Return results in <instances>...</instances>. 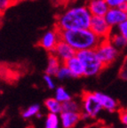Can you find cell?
Instances as JSON below:
<instances>
[{"label":"cell","instance_id":"obj_30","mask_svg":"<svg viewBox=\"0 0 127 128\" xmlns=\"http://www.w3.org/2000/svg\"><path fill=\"white\" fill-rule=\"evenodd\" d=\"M99 128H111L110 126H100Z\"/></svg>","mask_w":127,"mask_h":128},{"label":"cell","instance_id":"obj_10","mask_svg":"<svg viewBox=\"0 0 127 128\" xmlns=\"http://www.w3.org/2000/svg\"><path fill=\"white\" fill-rule=\"evenodd\" d=\"M60 124L63 128H73L82 119V112H62L60 114Z\"/></svg>","mask_w":127,"mask_h":128},{"label":"cell","instance_id":"obj_32","mask_svg":"<svg viewBox=\"0 0 127 128\" xmlns=\"http://www.w3.org/2000/svg\"><path fill=\"white\" fill-rule=\"evenodd\" d=\"M125 128H127V126H126V127H125Z\"/></svg>","mask_w":127,"mask_h":128},{"label":"cell","instance_id":"obj_31","mask_svg":"<svg viewBox=\"0 0 127 128\" xmlns=\"http://www.w3.org/2000/svg\"><path fill=\"white\" fill-rule=\"evenodd\" d=\"M15 1V3H18V2H20V1H22V0H14Z\"/></svg>","mask_w":127,"mask_h":128},{"label":"cell","instance_id":"obj_20","mask_svg":"<svg viewBox=\"0 0 127 128\" xmlns=\"http://www.w3.org/2000/svg\"><path fill=\"white\" fill-rule=\"evenodd\" d=\"M40 111V105L39 104H33L28 108H27L22 113V116L24 119H28L33 116H36Z\"/></svg>","mask_w":127,"mask_h":128},{"label":"cell","instance_id":"obj_24","mask_svg":"<svg viewBox=\"0 0 127 128\" xmlns=\"http://www.w3.org/2000/svg\"><path fill=\"white\" fill-rule=\"evenodd\" d=\"M44 83H46V86H47L49 89H54V88H55V84H54V78H52V76L46 74L44 76Z\"/></svg>","mask_w":127,"mask_h":128},{"label":"cell","instance_id":"obj_5","mask_svg":"<svg viewBox=\"0 0 127 128\" xmlns=\"http://www.w3.org/2000/svg\"><path fill=\"white\" fill-rule=\"evenodd\" d=\"M82 112L89 118H95L102 110L100 102L94 92H84L82 94Z\"/></svg>","mask_w":127,"mask_h":128},{"label":"cell","instance_id":"obj_13","mask_svg":"<svg viewBox=\"0 0 127 128\" xmlns=\"http://www.w3.org/2000/svg\"><path fill=\"white\" fill-rule=\"evenodd\" d=\"M94 94L97 96V98L99 99L101 106H102V108H104V110H108L109 112H114L117 110L118 103H117V102L115 99L112 98L111 96L100 92H95Z\"/></svg>","mask_w":127,"mask_h":128},{"label":"cell","instance_id":"obj_7","mask_svg":"<svg viewBox=\"0 0 127 128\" xmlns=\"http://www.w3.org/2000/svg\"><path fill=\"white\" fill-rule=\"evenodd\" d=\"M60 40V30L56 28L46 31L38 41V46L49 52H52L58 42Z\"/></svg>","mask_w":127,"mask_h":128},{"label":"cell","instance_id":"obj_6","mask_svg":"<svg viewBox=\"0 0 127 128\" xmlns=\"http://www.w3.org/2000/svg\"><path fill=\"white\" fill-rule=\"evenodd\" d=\"M90 30L100 39H107L112 32V27L102 16H92L90 24Z\"/></svg>","mask_w":127,"mask_h":128},{"label":"cell","instance_id":"obj_17","mask_svg":"<svg viewBox=\"0 0 127 128\" xmlns=\"http://www.w3.org/2000/svg\"><path fill=\"white\" fill-rule=\"evenodd\" d=\"M82 112V106L75 100H68L62 103V112Z\"/></svg>","mask_w":127,"mask_h":128},{"label":"cell","instance_id":"obj_26","mask_svg":"<svg viewBox=\"0 0 127 128\" xmlns=\"http://www.w3.org/2000/svg\"><path fill=\"white\" fill-rule=\"evenodd\" d=\"M119 76L124 80H127V59L125 62H124L123 66H122L121 70L119 72Z\"/></svg>","mask_w":127,"mask_h":128},{"label":"cell","instance_id":"obj_28","mask_svg":"<svg viewBox=\"0 0 127 128\" xmlns=\"http://www.w3.org/2000/svg\"><path fill=\"white\" fill-rule=\"evenodd\" d=\"M117 8H118V9H120L121 11H123V12H127V2L122 3V4H120V6H118Z\"/></svg>","mask_w":127,"mask_h":128},{"label":"cell","instance_id":"obj_12","mask_svg":"<svg viewBox=\"0 0 127 128\" xmlns=\"http://www.w3.org/2000/svg\"><path fill=\"white\" fill-rule=\"evenodd\" d=\"M63 64L66 65L68 68L70 70L72 78H78L84 76V68L83 64L76 56H74L72 58L68 59Z\"/></svg>","mask_w":127,"mask_h":128},{"label":"cell","instance_id":"obj_4","mask_svg":"<svg viewBox=\"0 0 127 128\" xmlns=\"http://www.w3.org/2000/svg\"><path fill=\"white\" fill-rule=\"evenodd\" d=\"M95 51L105 68L110 65L118 56V50L110 43L108 38L101 40L100 44L96 47Z\"/></svg>","mask_w":127,"mask_h":128},{"label":"cell","instance_id":"obj_8","mask_svg":"<svg viewBox=\"0 0 127 128\" xmlns=\"http://www.w3.org/2000/svg\"><path fill=\"white\" fill-rule=\"evenodd\" d=\"M52 54H54L56 57H58V58L60 59L62 62V63H64L68 59L76 56V51L72 46H70L68 43H66L65 41L60 39L58 42V44H56L54 49L52 50Z\"/></svg>","mask_w":127,"mask_h":128},{"label":"cell","instance_id":"obj_16","mask_svg":"<svg viewBox=\"0 0 127 128\" xmlns=\"http://www.w3.org/2000/svg\"><path fill=\"white\" fill-rule=\"evenodd\" d=\"M108 39L110 41V43L116 48L117 50H120L127 46V40L118 32H116V33L111 32V34Z\"/></svg>","mask_w":127,"mask_h":128},{"label":"cell","instance_id":"obj_11","mask_svg":"<svg viewBox=\"0 0 127 128\" xmlns=\"http://www.w3.org/2000/svg\"><path fill=\"white\" fill-rule=\"evenodd\" d=\"M87 7L92 16H104L109 10L106 0H90L87 4Z\"/></svg>","mask_w":127,"mask_h":128},{"label":"cell","instance_id":"obj_1","mask_svg":"<svg viewBox=\"0 0 127 128\" xmlns=\"http://www.w3.org/2000/svg\"><path fill=\"white\" fill-rule=\"evenodd\" d=\"M92 18V15L87 6H75L58 16L55 28L60 31L87 30L90 28Z\"/></svg>","mask_w":127,"mask_h":128},{"label":"cell","instance_id":"obj_25","mask_svg":"<svg viewBox=\"0 0 127 128\" xmlns=\"http://www.w3.org/2000/svg\"><path fill=\"white\" fill-rule=\"evenodd\" d=\"M109 8H117L122 3L127 2V0H106Z\"/></svg>","mask_w":127,"mask_h":128},{"label":"cell","instance_id":"obj_3","mask_svg":"<svg viewBox=\"0 0 127 128\" xmlns=\"http://www.w3.org/2000/svg\"><path fill=\"white\" fill-rule=\"evenodd\" d=\"M76 56L81 60L83 64L86 76H97L105 68V66L98 57L95 49L79 51L76 52Z\"/></svg>","mask_w":127,"mask_h":128},{"label":"cell","instance_id":"obj_14","mask_svg":"<svg viewBox=\"0 0 127 128\" xmlns=\"http://www.w3.org/2000/svg\"><path fill=\"white\" fill-rule=\"evenodd\" d=\"M62 64L63 63L60 59L56 57L52 52H50L49 56H48L47 66H46V74L50 75L52 76H55Z\"/></svg>","mask_w":127,"mask_h":128},{"label":"cell","instance_id":"obj_23","mask_svg":"<svg viewBox=\"0 0 127 128\" xmlns=\"http://www.w3.org/2000/svg\"><path fill=\"white\" fill-rule=\"evenodd\" d=\"M117 32L127 40V20L117 26Z\"/></svg>","mask_w":127,"mask_h":128},{"label":"cell","instance_id":"obj_29","mask_svg":"<svg viewBox=\"0 0 127 128\" xmlns=\"http://www.w3.org/2000/svg\"><path fill=\"white\" fill-rule=\"evenodd\" d=\"M2 22H3V19H2V15L0 14V27L2 25Z\"/></svg>","mask_w":127,"mask_h":128},{"label":"cell","instance_id":"obj_18","mask_svg":"<svg viewBox=\"0 0 127 128\" xmlns=\"http://www.w3.org/2000/svg\"><path fill=\"white\" fill-rule=\"evenodd\" d=\"M60 124V116L58 114L49 113L46 116L44 127L46 128H59Z\"/></svg>","mask_w":127,"mask_h":128},{"label":"cell","instance_id":"obj_9","mask_svg":"<svg viewBox=\"0 0 127 128\" xmlns=\"http://www.w3.org/2000/svg\"><path fill=\"white\" fill-rule=\"evenodd\" d=\"M108 23L113 28L115 26H118L119 24L127 20L126 12H123L118 8H109V10L104 16Z\"/></svg>","mask_w":127,"mask_h":128},{"label":"cell","instance_id":"obj_21","mask_svg":"<svg viewBox=\"0 0 127 128\" xmlns=\"http://www.w3.org/2000/svg\"><path fill=\"white\" fill-rule=\"evenodd\" d=\"M55 76L59 80H65V79H68V78H72L70 70H68V67L66 66V65H64V64L62 65V67L60 68L59 71L57 72V74H56Z\"/></svg>","mask_w":127,"mask_h":128},{"label":"cell","instance_id":"obj_22","mask_svg":"<svg viewBox=\"0 0 127 128\" xmlns=\"http://www.w3.org/2000/svg\"><path fill=\"white\" fill-rule=\"evenodd\" d=\"M15 4L14 0H0V14L3 15L11 6H14Z\"/></svg>","mask_w":127,"mask_h":128},{"label":"cell","instance_id":"obj_2","mask_svg":"<svg viewBox=\"0 0 127 128\" xmlns=\"http://www.w3.org/2000/svg\"><path fill=\"white\" fill-rule=\"evenodd\" d=\"M60 39L65 41L76 52L88 49H96L100 38L97 36L90 28L87 30H75L60 31Z\"/></svg>","mask_w":127,"mask_h":128},{"label":"cell","instance_id":"obj_19","mask_svg":"<svg viewBox=\"0 0 127 128\" xmlns=\"http://www.w3.org/2000/svg\"><path fill=\"white\" fill-rule=\"evenodd\" d=\"M54 98L57 100H59L60 102H62V103L68 102V100H72L70 94H68V92H67V90H66L64 87H62V86H59V87L56 88Z\"/></svg>","mask_w":127,"mask_h":128},{"label":"cell","instance_id":"obj_33","mask_svg":"<svg viewBox=\"0 0 127 128\" xmlns=\"http://www.w3.org/2000/svg\"><path fill=\"white\" fill-rule=\"evenodd\" d=\"M126 14H127V12H126Z\"/></svg>","mask_w":127,"mask_h":128},{"label":"cell","instance_id":"obj_15","mask_svg":"<svg viewBox=\"0 0 127 128\" xmlns=\"http://www.w3.org/2000/svg\"><path fill=\"white\" fill-rule=\"evenodd\" d=\"M44 106L49 113L60 114L62 112V103L57 100L55 98H48L44 100Z\"/></svg>","mask_w":127,"mask_h":128},{"label":"cell","instance_id":"obj_27","mask_svg":"<svg viewBox=\"0 0 127 128\" xmlns=\"http://www.w3.org/2000/svg\"><path fill=\"white\" fill-rule=\"evenodd\" d=\"M120 120L122 121V123H123L124 124H125V126H127V108H125V110H122L121 111H120Z\"/></svg>","mask_w":127,"mask_h":128}]
</instances>
